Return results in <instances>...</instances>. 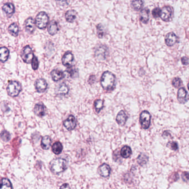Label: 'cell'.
I'll use <instances>...</instances> for the list:
<instances>
[{"instance_id":"obj_25","label":"cell","mask_w":189,"mask_h":189,"mask_svg":"<svg viewBox=\"0 0 189 189\" xmlns=\"http://www.w3.org/2000/svg\"><path fill=\"white\" fill-rule=\"evenodd\" d=\"M131 153L132 151L131 148L128 145L123 146L120 151V155L124 158H129L131 155Z\"/></svg>"},{"instance_id":"obj_42","label":"cell","mask_w":189,"mask_h":189,"mask_svg":"<svg viewBox=\"0 0 189 189\" xmlns=\"http://www.w3.org/2000/svg\"><path fill=\"white\" fill-rule=\"evenodd\" d=\"M60 189H70V187L68 184H64L61 186Z\"/></svg>"},{"instance_id":"obj_34","label":"cell","mask_w":189,"mask_h":189,"mask_svg":"<svg viewBox=\"0 0 189 189\" xmlns=\"http://www.w3.org/2000/svg\"><path fill=\"white\" fill-rule=\"evenodd\" d=\"M182 84H183L182 80L179 77H175L172 80V85L176 88H178L180 87V86L182 85Z\"/></svg>"},{"instance_id":"obj_28","label":"cell","mask_w":189,"mask_h":189,"mask_svg":"<svg viewBox=\"0 0 189 189\" xmlns=\"http://www.w3.org/2000/svg\"><path fill=\"white\" fill-rule=\"evenodd\" d=\"M52 152L55 153V154H59L62 152L63 146L62 144L59 142L57 141L53 144L52 146Z\"/></svg>"},{"instance_id":"obj_12","label":"cell","mask_w":189,"mask_h":189,"mask_svg":"<svg viewBox=\"0 0 189 189\" xmlns=\"http://www.w3.org/2000/svg\"><path fill=\"white\" fill-rule=\"evenodd\" d=\"M177 99L180 103L185 104L188 101V94L184 88H180L177 91Z\"/></svg>"},{"instance_id":"obj_18","label":"cell","mask_w":189,"mask_h":189,"mask_svg":"<svg viewBox=\"0 0 189 189\" xmlns=\"http://www.w3.org/2000/svg\"><path fill=\"white\" fill-rule=\"evenodd\" d=\"M59 30V27L57 22L53 20L49 23L48 27V32L49 34H51V36L55 35L58 32Z\"/></svg>"},{"instance_id":"obj_20","label":"cell","mask_w":189,"mask_h":189,"mask_svg":"<svg viewBox=\"0 0 189 189\" xmlns=\"http://www.w3.org/2000/svg\"><path fill=\"white\" fill-rule=\"evenodd\" d=\"M3 12L8 16H11L14 13L15 9V6L11 3H6L2 6Z\"/></svg>"},{"instance_id":"obj_32","label":"cell","mask_w":189,"mask_h":189,"mask_svg":"<svg viewBox=\"0 0 189 189\" xmlns=\"http://www.w3.org/2000/svg\"><path fill=\"white\" fill-rule=\"evenodd\" d=\"M95 109L96 112L99 113L101 112V110L103 108L104 102L102 99H97L94 102Z\"/></svg>"},{"instance_id":"obj_24","label":"cell","mask_w":189,"mask_h":189,"mask_svg":"<svg viewBox=\"0 0 189 189\" xmlns=\"http://www.w3.org/2000/svg\"><path fill=\"white\" fill-rule=\"evenodd\" d=\"M52 140L51 137L49 136H45L43 137L42 140L41 141V147L42 149L45 150H48L51 146Z\"/></svg>"},{"instance_id":"obj_17","label":"cell","mask_w":189,"mask_h":189,"mask_svg":"<svg viewBox=\"0 0 189 189\" xmlns=\"http://www.w3.org/2000/svg\"><path fill=\"white\" fill-rule=\"evenodd\" d=\"M110 171H111V169H110L109 166L107 164L104 163L99 167V173L101 177H107L109 176Z\"/></svg>"},{"instance_id":"obj_11","label":"cell","mask_w":189,"mask_h":189,"mask_svg":"<svg viewBox=\"0 0 189 189\" xmlns=\"http://www.w3.org/2000/svg\"><path fill=\"white\" fill-rule=\"evenodd\" d=\"M48 84L45 80L42 78L37 80L35 82V88L37 91L38 93H43L46 91L47 88Z\"/></svg>"},{"instance_id":"obj_33","label":"cell","mask_w":189,"mask_h":189,"mask_svg":"<svg viewBox=\"0 0 189 189\" xmlns=\"http://www.w3.org/2000/svg\"><path fill=\"white\" fill-rule=\"evenodd\" d=\"M143 1H131V6L135 10L139 11L143 6Z\"/></svg>"},{"instance_id":"obj_10","label":"cell","mask_w":189,"mask_h":189,"mask_svg":"<svg viewBox=\"0 0 189 189\" xmlns=\"http://www.w3.org/2000/svg\"><path fill=\"white\" fill-rule=\"evenodd\" d=\"M63 125L68 130H72L76 127L77 120L76 118L72 115H70L66 120H64Z\"/></svg>"},{"instance_id":"obj_22","label":"cell","mask_w":189,"mask_h":189,"mask_svg":"<svg viewBox=\"0 0 189 189\" xmlns=\"http://www.w3.org/2000/svg\"><path fill=\"white\" fill-rule=\"evenodd\" d=\"M65 18L67 22L73 23L77 18V12L73 9L67 11L65 14Z\"/></svg>"},{"instance_id":"obj_14","label":"cell","mask_w":189,"mask_h":189,"mask_svg":"<svg viewBox=\"0 0 189 189\" xmlns=\"http://www.w3.org/2000/svg\"><path fill=\"white\" fill-rule=\"evenodd\" d=\"M35 21L32 17L27 18L24 23L25 29L30 34H32L34 32L35 30Z\"/></svg>"},{"instance_id":"obj_16","label":"cell","mask_w":189,"mask_h":189,"mask_svg":"<svg viewBox=\"0 0 189 189\" xmlns=\"http://www.w3.org/2000/svg\"><path fill=\"white\" fill-rule=\"evenodd\" d=\"M128 119V116L124 110L120 111L116 118V120L118 124L121 126H123L125 124L127 120Z\"/></svg>"},{"instance_id":"obj_19","label":"cell","mask_w":189,"mask_h":189,"mask_svg":"<svg viewBox=\"0 0 189 189\" xmlns=\"http://www.w3.org/2000/svg\"><path fill=\"white\" fill-rule=\"evenodd\" d=\"M150 10L148 8H145L141 10L140 13V21L143 23L146 24L149 20Z\"/></svg>"},{"instance_id":"obj_15","label":"cell","mask_w":189,"mask_h":189,"mask_svg":"<svg viewBox=\"0 0 189 189\" xmlns=\"http://www.w3.org/2000/svg\"><path fill=\"white\" fill-rule=\"evenodd\" d=\"M34 113L36 116L40 117H42L45 116L46 108L42 103L37 104L34 108Z\"/></svg>"},{"instance_id":"obj_6","label":"cell","mask_w":189,"mask_h":189,"mask_svg":"<svg viewBox=\"0 0 189 189\" xmlns=\"http://www.w3.org/2000/svg\"><path fill=\"white\" fill-rule=\"evenodd\" d=\"M151 115L147 110H144L140 115V122L141 127L144 129H147L149 128L151 122Z\"/></svg>"},{"instance_id":"obj_1","label":"cell","mask_w":189,"mask_h":189,"mask_svg":"<svg viewBox=\"0 0 189 189\" xmlns=\"http://www.w3.org/2000/svg\"><path fill=\"white\" fill-rule=\"evenodd\" d=\"M116 76L113 73L106 71L101 77V85L105 91H113L116 88Z\"/></svg>"},{"instance_id":"obj_40","label":"cell","mask_w":189,"mask_h":189,"mask_svg":"<svg viewBox=\"0 0 189 189\" xmlns=\"http://www.w3.org/2000/svg\"><path fill=\"white\" fill-rule=\"evenodd\" d=\"M95 80H96V77L94 75H91V76L89 77L88 79V83L89 84H93L95 82Z\"/></svg>"},{"instance_id":"obj_36","label":"cell","mask_w":189,"mask_h":189,"mask_svg":"<svg viewBox=\"0 0 189 189\" xmlns=\"http://www.w3.org/2000/svg\"><path fill=\"white\" fill-rule=\"evenodd\" d=\"M31 65L34 70H36L38 69V66H39V62H38V58L36 56H34V58L31 61Z\"/></svg>"},{"instance_id":"obj_29","label":"cell","mask_w":189,"mask_h":189,"mask_svg":"<svg viewBox=\"0 0 189 189\" xmlns=\"http://www.w3.org/2000/svg\"><path fill=\"white\" fill-rule=\"evenodd\" d=\"M70 91L68 86L65 83H62L58 88V94L61 95H66L68 94Z\"/></svg>"},{"instance_id":"obj_26","label":"cell","mask_w":189,"mask_h":189,"mask_svg":"<svg viewBox=\"0 0 189 189\" xmlns=\"http://www.w3.org/2000/svg\"><path fill=\"white\" fill-rule=\"evenodd\" d=\"M0 189H13L11 181L8 179H2L0 181Z\"/></svg>"},{"instance_id":"obj_30","label":"cell","mask_w":189,"mask_h":189,"mask_svg":"<svg viewBox=\"0 0 189 189\" xmlns=\"http://www.w3.org/2000/svg\"><path fill=\"white\" fill-rule=\"evenodd\" d=\"M106 34V30L103 25L101 23L97 26V34L98 37L100 38H103Z\"/></svg>"},{"instance_id":"obj_21","label":"cell","mask_w":189,"mask_h":189,"mask_svg":"<svg viewBox=\"0 0 189 189\" xmlns=\"http://www.w3.org/2000/svg\"><path fill=\"white\" fill-rule=\"evenodd\" d=\"M9 51L5 47H0V61L5 62L9 58Z\"/></svg>"},{"instance_id":"obj_13","label":"cell","mask_w":189,"mask_h":189,"mask_svg":"<svg viewBox=\"0 0 189 189\" xmlns=\"http://www.w3.org/2000/svg\"><path fill=\"white\" fill-rule=\"evenodd\" d=\"M177 39H178L177 37L174 32H170L166 35L165 41L167 46L171 47L174 46L177 42Z\"/></svg>"},{"instance_id":"obj_5","label":"cell","mask_w":189,"mask_h":189,"mask_svg":"<svg viewBox=\"0 0 189 189\" xmlns=\"http://www.w3.org/2000/svg\"><path fill=\"white\" fill-rule=\"evenodd\" d=\"M109 55V49L107 46L99 45L95 48L94 51L95 57L99 61H104Z\"/></svg>"},{"instance_id":"obj_4","label":"cell","mask_w":189,"mask_h":189,"mask_svg":"<svg viewBox=\"0 0 189 189\" xmlns=\"http://www.w3.org/2000/svg\"><path fill=\"white\" fill-rule=\"evenodd\" d=\"M48 22V16L46 12H41L37 15L35 20V24L38 28L41 30L46 28Z\"/></svg>"},{"instance_id":"obj_3","label":"cell","mask_w":189,"mask_h":189,"mask_svg":"<svg viewBox=\"0 0 189 189\" xmlns=\"http://www.w3.org/2000/svg\"><path fill=\"white\" fill-rule=\"evenodd\" d=\"M21 91V84L17 81L12 80L9 83L7 87V91L9 96L16 97L18 96Z\"/></svg>"},{"instance_id":"obj_23","label":"cell","mask_w":189,"mask_h":189,"mask_svg":"<svg viewBox=\"0 0 189 189\" xmlns=\"http://www.w3.org/2000/svg\"><path fill=\"white\" fill-rule=\"evenodd\" d=\"M51 74L53 80H54L55 82H58L64 77V73L58 70H52Z\"/></svg>"},{"instance_id":"obj_27","label":"cell","mask_w":189,"mask_h":189,"mask_svg":"<svg viewBox=\"0 0 189 189\" xmlns=\"http://www.w3.org/2000/svg\"><path fill=\"white\" fill-rule=\"evenodd\" d=\"M9 34L13 36H17L19 33V28L17 24L16 23H13L11 24L9 27Z\"/></svg>"},{"instance_id":"obj_9","label":"cell","mask_w":189,"mask_h":189,"mask_svg":"<svg viewBox=\"0 0 189 189\" xmlns=\"http://www.w3.org/2000/svg\"><path fill=\"white\" fill-rule=\"evenodd\" d=\"M74 59V58L73 53L72 52H67L63 55L62 58V62L64 66L70 68L73 65Z\"/></svg>"},{"instance_id":"obj_41","label":"cell","mask_w":189,"mask_h":189,"mask_svg":"<svg viewBox=\"0 0 189 189\" xmlns=\"http://www.w3.org/2000/svg\"><path fill=\"white\" fill-rule=\"evenodd\" d=\"M181 62L183 65L187 66L189 64V59L187 57H183L181 58Z\"/></svg>"},{"instance_id":"obj_38","label":"cell","mask_w":189,"mask_h":189,"mask_svg":"<svg viewBox=\"0 0 189 189\" xmlns=\"http://www.w3.org/2000/svg\"><path fill=\"white\" fill-rule=\"evenodd\" d=\"M66 71L70 74V77H72V78L75 77V76L76 75V73H77V71H76V70H75L74 68H73L72 67L68 68V69Z\"/></svg>"},{"instance_id":"obj_31","label":"cell","mask_w":189,"mask_h":189,"mask_svg":"<svg viewBox=\"0 0 189 189\" xmlns=\"http://www.w3.org/2000/svg\"><path fill=\"white\" fill-rule=\"evenodd\" d=\"M148 160H149L148 156L143 153L140 154L138 156V157H137V162L141 166H144V165L146 164V163L148 162Z\"/></svg>"},{"instance_id":"obj_35","label":"cell","mask_w":189,"mask_h":189,"mask_svg":"<svg viewBox=\"0 0 189 189\" xmlns=\"http://www.w3.org/2000/svg\"><path fill=\"white\" fill-rule=\"evenodd\" d=\"M1 138L3 141H9L11 139V135L9 132L6 130H3L1 133Z\"/></svg>"},{"instance_id":"obj_7","label":"cell","mask_w":189,"mask_h":189,"mask_svg":"<svg viewBox=\"0 0 189 189\" xmlns=\"http://www.w3.org/2000/svg\"><path fill=\"white\" fill-rule=\"evenodd\" d=\"M34 56V52L30 46H25L23 48L21 54V57L24 62L26 63H30Z\"/></svg>"},{"instance_id":"obj_8","label":"cell","mask_w":189,"mask_h":189,"mask_svg":"<svg viewBox=\"0 0 189 189\" xmlns=\"http://www.w3.org/2000/svg\"><path fill=\"white\" fill-rule=\"evenodd\" d=\"M173 14V9L170 6H164L161 9L160 17L164 21H170L172 18Z\"/></svg>"},{"instance_id":"obj_39","label":"cell","mask_w":189,"mask_h":189,"mask_svg":"<svg viewBox=\"0 0 189 189\" xmlns=\"http://www.w3.org/2000/svg\"><path fill=\"white\" fill-rule=\"evenodd\" d=\"M170 144H169L170 145V146H169V147H170L171 149L172 150H177L178 149V145H177V144L176 142H171L170 143Z\"/></svg>"},{"instance_id":"obj_2","label":"cell","mask_w":189,"mask_h":189,"mask_svg":"<svg viewBox=\"0 0 189 189\" xmlns=\"http://www.w3.org/2000/svg\"><path fill=\"white\" fill-rule=\"evenodd\" d=\"M67 160L63 158H57L54 159L51 162L49 167L51 170L54 174H58L62 173L67 169Z\"/></svg>"},{"instance_id":"obj_37","label":"cell","mask_w":189,"mask_h":189,"mask_svg":"<svg viewBox=\"0 0 189 189\" xmlns=\"http://www.w3.org/2000/svg\"><path fill=\"white\" fill-rule=\"evenodd\" d=\"M161 9L159 7H156L154 9H152V15L155 18H158L160 16Z\"/></svg>"}]
</instances>
